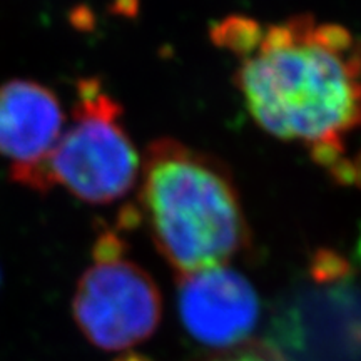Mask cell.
Instances as JSON below:
<instances>
[{
    "label": "cell",
    "instance_id": "6da1fadb",
    "mask_svg": "<svg viewBox=\"0 0 361 361\" xmlns=\"http://www.w3.org/2000/svg\"><path fill=\"white\" fill-rule=\"evenodd\" d=\"M213 40L236 57L234 84L259 128L324 166L340 161L361 129V37L311 16L269 25L233 16Z\"/></svg>",
    "mask_w": 361,
    "mask_h": 361
},
{
    "label": "cell",
    "instance_id": "7a4b0ae2",
    "mask_svg": "<svg viewBox=\"0 0 361 361\" xmlns=\"http://www.w3.org/2000/svg\"><path fill=\"white\" fill-rule=\"evenodd\" d=\"M137 188L149 234L178 274L228 264L250 243L233 176L206 152L157 139L144 156Z\"/></svg>",
    "mask_w": 361,
    "mask_h": 361
},
{
    "label": "cell",
    "instance_id": "3957f363",
    "mask_svg": "<svg viewBox=\"0 0 361 361\" xmlns=\"http://www.w3.org/2000/svg\"><path fill=\"white\" fill-rule=\"evenodd\" d=\"M141 164L121 104L99 80H80L72 119L47 161L49 189L62 186L89 204H112L137 186Z\"/></svg>",
    "mask_w": 361,
    "mask_h": 361
},
{
    "label": "cell",
    "instance_id": "277c9868",
    "mask_svg": "<svg viewBox=\"0 0 361 361\" xmlns=\"http://www.w3.org/2000/svg\"><path fill=\"white\" fill-rule=\"evenodd\" d=\"M162 301L154 279L124 258L123 241L106 233L94 246V264L84 271L72 298V314L90 345L123 351L152 336Z\"/></svg>",
    "mask_w": 361,
    "mask_h": 361
},
{
    "label": "cell",
    "instance_id": "5b68a950",
    "mask_svg": "<svg viewBox=\"0 0 361 361\" xmlns=\"http://www.w3.org/2000/svg\"><path fill=\"white\" fill-rule=\"evenodd\" d=\"M64 128L62 104L49 87L25 79L0 85V156L16 183L49 191L45 169Z\"/></svg>",
    "mask_w": 361,
    "mask_h": 361
},
{
    "label": "cell",
    "instance_id": "8992f818",
    "mask_svg": "<svg viewBox=\"0 0 361 361\" xmlns=\"http://www.w3.org/2000/svg\"><path fill=\"white\" fill-rule=\"evenodd\" d=\"M178 311L194 340L213 350L251 340L259 318L252 284L229 266L179 274Z\"/></svg>",
    "mask_w": 361,
    "mask_h": 361
},
{
    "label": "cell",
    "instance_id": "52a82bcc",
    "mask_svg": "<svg viewBox=\"0 0 361 361\" xmlns=\"http://www.w3.org/2000/svg\"><path fill=\"white\" fill-rule=\"evenodd\" d=\"M194 361H288L278 348L261 340H247L231 348L213 350Z\"/></svg>",
    "mask_w": 361,
    "mask_h": 361
}]
</instances>
